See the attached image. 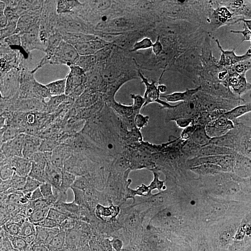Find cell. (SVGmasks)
Here are the masks:
<instances>
[{
  "label": "cell",
  "mask_w": 251,
  "mask_h": 251,
  "mask_svg": "<svg viewBox=\"0 0 251 251\" xmlns=\"http://www.w3.org/2000/svg\"><path fill=\"white\" fill-rule=\"evenodd\" d=\"M120 85L111 69L94 60L76 85L71 90L62 89L53 103L57 105L70 96L86 98L97 97L103 100L113 97Z\"/></svg>",
  "instance_id": "1"
},
{
  "label": "cell",
  "mask_w": 251,
  "mask_h": 251,
  "mask_svg": "<svg viewBox=\"0 0 251 251\" xmlns=\"http://www.w3.org/2000/svg\"><path fill=\"white\" fill-rule=\"evenodd\" d=\"M88 49H121L143 52L142 40L109 21L87 23L85 37Z\"/></svg>",
  "instance_id": "2"
},
{
  "label": "cell",
  "mask_w": 251,
  "mask_h": 251,
  "mask_svg": "<svg viewBox=\"0 0 251 251\" xmlns=\"http://www.w3.org/2000/svg\"><path fill=\"white\" fill-rule=\"evenodd\" d=\"M1 145L16 148L27 143L30 125V105L18 103L7 111L1 112Z\"/></svg>",
  "instance_id": "3"
},
{
  "label": "cell",
  "mask_w": 251,
  "mask_h": 251,
  "mask_svg": "<svg viewBox=\"0 0 251 251\" xmlns=\"http://www.w3.org/2000/svg\"><path fill=\"white\" fill-rule=\"evenodd\" d=\"M60 34L50 38L40 49L31 51L32 69L44 83L50 75H57L68 78L70 67L64 64L59 56Z\"/></svg>",
  "instance_id": "4"
},
{
  "label": "cell",
  "mask_w": 251,
  "mask_h": 251,
  "mask_svg": "<svg viewBox=\"0 0 251 251\" xmlns=\"http://www.w3.org/2000/svg\"><path fill=\"white\" fill-rule=\"evenodd\" d=\"M206 112L208 117L212 120L213 125H215L219 130L216 143L218 150L216 161L226 155L234 153L241 157V163L242 164H251V153L241 150L240 138L237 134V127H234L233 122L229 120L227 124H224L222 119L218 116L217 114L213 110L210 103L206 105Z\"/></svg>",
  "instance_id": "5"
},
{
  "label": "cell",
  "mask_w": 251,
  "mask_h": 251,
  "mask_svg": "<svg viewBox=\"0 0 251 251\" xmlns=\"http://www.w3.org/2000/svg\"><path fill=\"white\" fill-rule=\"evenodd\" d=\"M21 162L23 168L70 170L69 151L54 148H29L27 147L23 151Z\"/></svg>",
  "instance_id": "6"
},
{
  "label": "cell",
  "mask_w": 251,
  "mask_h": 251,
  "mask_svg": "<svg viewBox=\"0 0 251 251\" xmlns=\"http://www.w3.org/2000/svg\"><path fill=\"white\" fill-rule=\"evenodd\" d=\"M38 201H31L21 209L1 216V231L9 237L34 235Z\"/></svg>",
  "instance_id": "7"
},
{
  "label": "cell",
  "mask_w": 251,
  "mask_h": 251,
  "mask_svg": "<svg viewBox=\"0 0 251 251\" xmlns=\"http://www.w3.org/2000/svg\"><path fill=\"white\" fill-rule=\"evenodd\" d=\"M216 52V48L207 46L180 50L167 66L175 72L194 78L203 64L209 58H214L217 54Z\"/></svg>",
  "instance_id": "8"
},
{
  "label": "cell",
  "mask_w": 251,
  "mask_h": 251,
  "mask_svg": "<svg viewBox=\"0 0 251 251\" xmlns=\"http://www.w3.org/2000/svg\"><path fill=\"white\" fill-rule=\"evenodd\" d=\"M128 132L139 134L149 139L155 140L161 126L157 124L150 102L144 100L133 108L128 109Z\"/></svg>",
  "instance_id": "9"
},
{
  "label": "cell",
  "mask_w": 251,
  "mask_h": 251,
  "mask_svg": "<svg viewBox=\"0 0 251 251\" xmlns=\"http://www.w3.org/2000/svg\"><path fill=\"white\" fill-rule=\"evenodd\" d=\"M166 65L157 62L149 56L136 61L111 69L120 84L140 82Z\"/></svg>",
  "instance_id": "10"
},
{
  "label": "cell",
  "mask_w": 251,
  "mask_h": 251,
  "mask_svg": "<svg viewBox=\"0 0 251 251\" xmlns=\"http://www.w3.org/2000/svg\"><path fill=\"white\" fill-rule=\"evenodd\" d=\"M110 230V226L105 218L92 215L76 229L75 241L81 249L86 251H95L99 239Z\"/></svg>",
  "instance_id": "11"
},
{
  "label": "cell",
  "mask_w": 251,
  "mask_h": 251,
  "mask_svg": "<svg viewBox=\"0 0 251 251\" xmlns=\"http://www.w3.org/2000/svg\"><path fill=\"white\" fill-rule=\"evenodd\" d=\"M153 145L152 140L130 132L123 142L114 150L110 159L115 163L134 161L148 152Z\"/></svg>",
  "instance_id": "12"
},
{
  "label": "cell",
  "mask_w": 251,
  "mask_h": 251,
  "mask_svg": "<svg viewBox=\"0 0 251 251\" xmlns=\"http://www.w3.org/2000/svg\"><path fill=\"white\" fill-rule=\"evenodd\" d=\"M62 211V208L57 204L38 202L34 235L44 239L49 232L58 227Z\"/></svg>",
  "instance_id": "13"
},
{
  "label": "cell",
  "mask_w": 251,
  "mask_h": 251,
  "mask_svg": "<svg viewBox=\"0 0 251 251\" xmlns=\"http://www.w3.org/2000/svg\"><path fill=\"white\" fill-rule=\"evenodd\" d=\"M89 49L93 54L96 62L110 69L118 66L136 62L146 56L142 52H131L121 49Z\"/></svg>",
  "instance_id": "14"
},
{
  "label": "cell",
  "mask_w": 251,
  "mask_h": 251,
  "mask_svg": "<svg viewBox=\"0 0 251 251\" xmlns=\"http://www.w3.org/2000/svg\"><path fill=\"white\" fill-rule=\"evenodd\" d=\"M60 25L37 22L31 24L25 36L23 51H34L40 49L50 38L60 34Z\"/></svg>",
  "instance_id": "15"
},
{
  "label": "cell",
  "mask_w": 251,
  "mask_h": 251,
  "mask_svg": "<svg viewBox=\"0 0 251 251\" xmlns=\"http://www.w3.org/2000/svg\"><path fill=\"white\" fill-rule=\"evenodd\" d=\"M161 159L168 163L176 174L182 177L194 176L201 171L199 157L188 158L171 150Z\"/></svg>",
  "instance_id": "16"
},
{
  "label": "cell",
  "mask_w": 251,
  "mask_h": 251,
  "mask_svg": "<svg viewBox=\"0 0 251 251\" xmlns=\"http://www.w3.org/2000/svg\"><path fill=\"white\" fill-rule=\"evenodd\" d=\"M94 60L93 54L87 47L74 54L71 62L68 82L63 88L69 90L76 85L82 75L87 72Z\"/></svg>",
  "instance_id": "17"
},
{
  "label": "cell",
  "mask_w": 251,
  "mask_h": 251,
  "mask_svg": "<svg viewBox=\"0 0 251 251\" xmlns=\"http://www.w3.org/2000/svg\"><path fill=\"white\" fill-rule=\"evenodd\" d=\"M121 1L115 0L85 1V19L87 23L106 21L110 15L121 7Z\"/></svg>",
  "instance_id": "18"
},
{
  "label": "cell",
  "mask_w": 251,
  "mask_h": 251,
  "mask_svg": "<svg viewBox=\"0 0 251 251\" xmlns=\"http://www.w3.org/2000/svg\"><path fill=\"white\" fill-rule=\"evenodd\" d=\"M99 130L98 142L103 143L115 130L127 126L128 121V112L124 115L111 113L103 108L99 113Z\"/></svg>",
  "instance_id": "19"
},
{
  "label": "cell",
  "mask_w": 251,
  "mask_h": 251,
  "mask_svg": "<svg viewBox=\"0 0 251 251\" xmlns=\"http://www.w3.org/2000/svg\"><path fill=\"white\" fill-rule=\"evenodd\" d=\"M99 121V115L96 118L84 120L69 127L77 144L98 142Z\"/></svg>",
  "instance_id": "20"
},
{
  "label": "cell",
  "mask_w": 251,
  "mask_h": 251,
  "mask_svg": "<svg viewBox=\"0 0 251 251\" xmlns=\"http://www.w3.org/2000/svg\"><path fill=\"white\" fill-rule=\"evenodd\" d=\"M113 97L122 100L128 109L133 108L145 100V86L143 82L120 84Z\"/></svg>",
  "instance_id": "21"
},
{
  "label": "cell",
  "mask_w": 251,
  "mask_h": 251,
  "mask_svg": "<svg viewBox=\"0 0 251 251\" xmlns=\"http://www.w3.org/2000/svg\"><path fill=\"white\" fill-rule=\"evenodd\" d=\"M50 148L63 150L74 148L77 145L69 128L59 125L53 118L50 123Z\"/></svg>",
  "instance_id": "22"
},
{
  "label": "cell",
  "mask_w": 251,
  "mask_h": 251,
  "mask_svg": "<svg viewBox=\"0 0 251 251\" xmlns=\"http://www.w3.org/2000/svg\"><path fill=\"white\" fill-rule=\"evenodd\" d=\"M211 195L203 192L196 196H191L188 201L187 209L190 215L193 216V219L201 221L214 212V206Z\"/></svg>",
  "instance_id": "23"
},
{
  "label": "cell",
  "mask_w": 251,
  "mask_h": 251,
  "mask_svg": "<svg viewBox=\"0 0 251 251\" xmlns=\"http://www.w3.org/2000/svg\"><path fill=\"white\" fill-rule=\"evenodd\" d=\"M31 201H35L34 193L12 190L1 197V215L3 216L18 210Z\"/></svg>",
  "instance_id": "24"
},
{
  "label": "cell",
  "mask_w": 251,
  "mask_h": 251,
  "mask_svg": "<svg viewBox=\"0 0 251 251\" xmlns=\"http://www.w3.org/2000/svg\"><path fill=\"white\" fill-rule=\"evenodd\" d=\"M100 143L94 142L92 143L77 144L74 147L72 151L69 152L70 156V170L79 171L89 161V159L97 152Z\"/></svg>",
  "instance_id": "25"
},
{
  "label": "cell",
  "mask_w": 251,
  "mask_h": 251,
  "mask_svg": "<svg viewBox=\"0 0 251 251\" xmlns=\"http://www.w3.org/2000/svg\"><path fill=\"white\" fill-rule=\"evenodd\" d=\"M229 64L227 59L223 56L218 55L214 58L204 63L200 69L197 75H195L194 78H204L209 75H219L228 72Z\"/></svg>",
  "instance_id": "26"
},
{
  "label": "cell",
  "mask_w": 251,
  "mask_h": 251,
  "mask_svg": "<svg viewBox=\"0 0 251 251\" xmlns=\"http://www.w3.org/2000/svg\"><path fill=\"white\" fill-rule=\"evenodd\" d=\"M90 216L87 211L77 208L63 209L59 227L65 229L77 228Z\"/></svg>",
  "instance_id": "27"
},
{
  "label": "cell",
  "mask_w": 251,
  "mask_h": 251,
  "mask_svg": "<svg viewBox=\"0 0 251 251\" xmlns=\"http://www.w3.org/2000/svg\"><path fill=\"white\" fill-rule=\"evenodd\" d=\"M4 60L15 72L21 75H28L34 72L30 51H22Z\"/></svg>",
  "instance_id": "28"
},
{
  "label": "cell",
  "mask_w": 251,
  "mask_h": 251,
  "mask_svg": "<svg viewBox=\"0 0 251 251\" xmlns=\"http://www.w3.org/2000/svg\"><path fill=\"white\" fill-rule=\"evenodd\" d=\"M50 4L49 0L43 1H29L27 9L25 12V16L29 24L37 22H42L46 18Z\"/></svg>",
  "instance_id": "29"
},
{
  "label": "cell",
  "mask_w": 251,
  "mask_h": 251,
  "mask_svg": "<svg viewBox=\"0 0 251 251\" xmlns=\"http://www.w3.org/2000/svg\"><path fill=\"white\" fill-rule=\"evenodd\" d=\"M196 147L201 151L199 160L201 164V171L205 173L209 171L213 162L216 161L218 156V150L216 145L209 142L196 141Z\"/></svg>",
  "instance_id": "30"
},
{
  "label": "cell",
  "mask_w": 251,
  "mask_h": 251,
  "mask_svg": "<svg viewBox=\"0 0 251 251\" xmlns=\"http://www.w3.org/2000/svg\"><path fill=\"white\" fill-rule=\"evenodd\" d=\"M14 237L20 251H48L49 244L42 238L35 235H21Z\"/></svg>",
  "instance_id": "31"
},
{
  "label": "cell",
  "mask_w": 251,
  "mask_h": 251,
  "mask_svg": "<svg viewBox=\"0 0 251 251\" xmlns=\"http://www.w3.org/2000/svg\"><path fill=\"white\" fill-rule=\"evenodd\" d=\"M25 36V34H13L9 41L1 44L0 45V60H4L14 54L22 52Z\"/></svg>",
  "instance_id": "32"
},
{
  "label": "cell",
  "mask_w": 251,
  "mask_h": 251,
  "mask_svg": "<svg viewBox=\"0 0 251 251\" xmlns=\"http://www.w3.org/2000/svg\"><path fill=\"white\" fill-rule=\"evenodd\" d=\"M6 22L11 28L13 34L26 35L30 26L24 14L11 10H9L6 16Z\"/></svg>",
  "instance_id": "33"
},
{
  "label": "cell",
  "mask_w": 251,
  "mask_h": 251,
  "mask_svg": "<svg viewBox=\"0 0 251 251\" xmlns=\"http://www.w3.org/2000/svg\"><path fill=\"white\" fill-rule=\"evenodd\" d=\"M224 175L217 174L214 172L210 171H206L202 175V184L204 192L211 195L216 192L222 186L224 183Z\"/></svg>",
  "instance_id": "34"
},
{
  "label": "cell",
  "mask_w": 251,
  "mask_h": 251,
  "mask_svg": "<svg viewBox=\"0 0 251 251\" xmlns=\"http://www.w3.org/2000/svg\"><path fill=\"white\" fill-rule=\"evenodd\" d=\"M9 9L4 1H0V43L4 44L11 39L13 35L12 31L6 22V16Z\"/></svg>",
  "instance_id": "35"
},
{
  "label": "cell",
  "mask_w": 251,
  "mask_h": 251,
  "mask_svg": "<svg viewBox=\"0 0 251 251\" xmlns=\"http://www.w3.org/2000/svg\"><path fill=\"white\" fill-rule=\"evenodd\" d=\"M194 241L191 236L187 233H181L178 234L175 238L170 247V251H195Z\"/></svg>",
  "instance_id": "36"
},
{
  "label": "cell",
  "mask_w": 251,
  "mask_h": 251,
  "mask_svg": "<svg viewBox=\"0 0 251 251\" xmlns=\"http://www.w3.org/2000/svg\"><path fill=\"white\" fill-rule=\"evenodd\" d=\"M227 75L229 80L233 84L242 82L245 76V69L241 61L240 54H236L233 63L229 65Z\"/></svg>",
  "instance_id": "37"
},
{
  "label": "cell",
  "mask_w": 251,
  "mask_h": 251,
  "mask_svg": "<svg viewBox=\"0 0 251 251\" xmlns=\"http://www.w3.org/2000/svg\"><path fill=\"white\" fill-rule=\"evenodd\" d=\"M105 107L104 108L111 113L118 114V115H124L128 112V108L125 103L120 100V99L111 97L104 99Z\"/></svg>",
  "instance_id": "38"
},
{
  "label": "cell",
  "mask_w": 251,
  "mask_h": 251,
  "mask_svg": "<svg viewBox=\"0 0 251 251\" xmlns=\"http://www.w3.org/2000/svg\"><path fill=\"white\" fill-rule=\"evenodd\" d=\"M4 1L9 6V10L23 14L25 12L29 3V1L25 0H6Z\"/></svg>",
  "instance_id": "39"
},
{
  "label": "cell",
  "mask_w": 251,
  "mask_h": 251,
  "mask_svg": "<svg viewBox=\"0 0 251 251\" xmlns=\"http://www.w3.org/2000/svg\"><path fill=\"white\" fill-rule=\"evenodd\" d=\"M1 251H20L14 237L8 238L4 242H1Z\"/></svg>",
  "instance_id": "40"
},
{
  "label": "cell",
  "mask_w": 251,
  "mask_h": 251,
  "mask_svg": "<svg viewBox=\"0 0 251 251\" xmlns=\"http://www.w3.org/2000/svg\"><path fill=\"white\" fill-rule=\"evenodd\" d=\"M239 124V122L237 126V134L240 140H247L251 136V130L247 127L241 126Z\"/></svg>",
  "instance_id": "41"
},
{
  "label": "cell",
  "mask_w": 251,
  "mask_h": 251,
  "mask_svg": "<svg viewBox=\"0 0 251 251\" xmlns=\"http://www.w3.org/2000/svg\"><path fill=\"white\" fill-rule=\"evenodd\" d=\"M69 251H86L83 249H81L80 247L77 245L76 241L75 239L72 240V243L70 244V247H69Z\"/></svg>",
  "instance_id": "42"
},
{
  "label": "cell",
  "mask_w": 251,
  "mask_h": 251,
  "mask_svg": "<svg viewBox=\"0 0 251 251\" xmlns=\"http://www.w3.org/2000/svg\"><path fill=\"white\" fill-rule=\"evenodd\" d=\"M49 244L48 251H69V250H66V249H62V248L55 247V246L52 245L50 244Z\"/></svg>",
  "instance_id": "43"
},
{
  "label": "cell",
  "mask_w": 251,
  "mask_h": 251,
  "mask_svg": "<svg viewBox=\"0 0 251 251\" xmlns=\"http://www.w3.org/2000/svg\"><path fill=\"white\" fill-rule=\"evenodd\" d=\"M247 182L249 185H251V164L249 168V174H248Z\"/></svg>",
  "instance_id": "44"
},
{
  "label": "cell",
  "mask_w": 251,
  "mask_h": 251,
  "mask_svg": "<svg viewBox=\"0 0 251 251\" xmlns=\"http://www.w3.org/2000/svg\"><path fill=\"white\" fill-rule=\"evenodd\" d=\"M241 146L245 147V148L249 149V151L251 152V143L241 144Z\"/></svg>",
  "instance_id": "45"
}]
</instances>
